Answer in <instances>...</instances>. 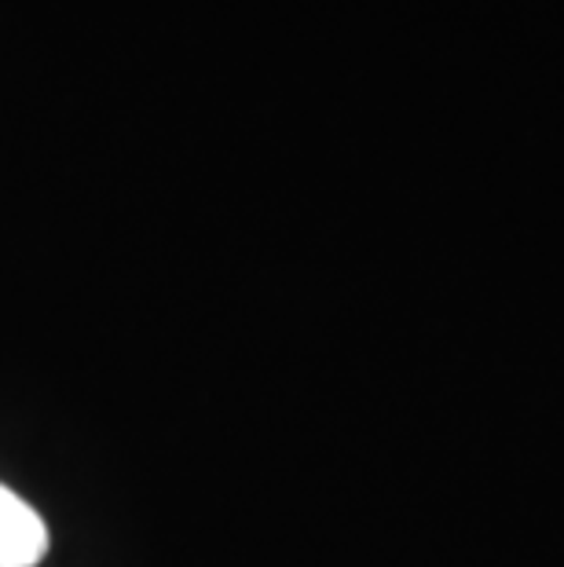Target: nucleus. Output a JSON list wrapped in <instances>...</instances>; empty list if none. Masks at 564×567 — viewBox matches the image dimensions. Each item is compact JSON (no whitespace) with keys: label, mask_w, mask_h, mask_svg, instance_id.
<instances>
[{"label":"nucleus","mask_w":564,"mask_h":567,"mask_svg":"<svg viewBox=\"0 0 564 567\" xmlns=\"http://www.w3.org/2000/svg\"><path fill=\"white\" fill-rule=\"evenodd\" d=\"M48 553V527L30 502L0 484V567H38Z\"/></svg>","instance_id":"1"}]
</instances>
